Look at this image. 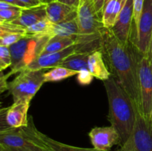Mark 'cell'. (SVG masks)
Here are the masks:
<instances>
[{
  "label": "cell",
  "instance_id": "23",
  "mask_svg": "<svg viewBox=\"0 0 152 151\" xmlns=\"http://www.w3.org/2000/svg\"><path fill=\"white\" fill-rule=\"evenodd\" d=\"M12 65V57L9 47L0 45V70L3 71Z\"/></svg>",
  "mask_w": 152,
  "mask_h": 151
},
{
  "label": "cell",
  "instance_id": "2",
  "mask_svg": "<svg viewBox=\"0 0 152 151\" xmlns=\"http://www.w3.org/2000/svg\"><path fill=\"white\" fill-rule=\"evenodd\" d=\"M103 84L109 105L108 120L118 133L121 147L133 130L138 111L129 95L113 76Z\"/></svg>",
  "mask_w": 152,
  "mask_h": 151
},
{
  "label": "cell",
  "instance_id": "12",
  "mask_svg": "<svg viewBox=\"0 0 152 151\" xmlns=\"http://www.w3.org/2000/svg\"><path fill=\"white\" fill-rule=\"evenodd\" d=\"M46 18H47L46 4H42L37 7L22 9L20 16L11 23L26 29L28 27Z\"/></svg>",
  "mask_w": 152,
  "mask_h": 151
},
{
  "label": "cell",
  "instance_id": "27",
  "mask_svg": "<svg viewBox=\"0 0 152 151\" xmlns=\"http://www.w3.org/2000/svg\"><path fill=\"white\" fill-rule=\"evenodd\" d=\"M10 150L12 151H52L47 146H40V145H34V146L29 147L14 148V149Z\"/></svg>",
  "mask_w": 152,
  "mask_h": 151
},
{
  "label": "cell",
  "instance_id": "37",
  "mask_svg": "<svg viewBox=\"0 0 152 151\" xmlns=\"http://www.w3.org/2000/svg\"><path fill=\"white\" fill-rule=\"evenodd\" d=\"M110 1H111V0H105V4H104V6H105V4H107V3H108V2H109Z\"/></svg>",
  "mask_w": 152,
  "mask_h": 151
},
{
  "label": "cell",
  "instance_id": "24",
  "mask_svg": "<svg viewBox=\"0 0 152 151\" xmlns=\"http://www.w3.org/2000/svg\"><path fill=\"white\" fill-rule=\"evenodd\" d=\"M24 36H25L22 35V34L16 33H7L4 34V35H0V45L10 47L12 44L19 41Z\"/></svg>",
  "mask_w": 152,
  "mask_h": 151
},
{
  "label": "cell",
  "instance_id": "9",
  "mask_svg": "<svg viewBox=\"0 0 152 151\" xmlns=\"http://www.w3.org/2000/svg\"><path fill=\"white\" fill-rule=\"evenodd\" d=\"M88 136L94 148L100 151H110L114 145H120L121 140L113 126L95 127L89 132Z\"/></svg>",
  "mask_w": 152,
  "mask_h": 151
},
{
  "label": "cell",
  "instance_id": "36",
  "mask_svg": "<svg viewBox=\"0 0 152 151\" xmlns=\"http://www.w3.org/2000/svg\"><path fill=\"white\" fill-rule=\"evenodd\" d=\"M40 1H41L42 3H43V4H48V3L51 2V1H56V0H39Z\"/></svg>",
  "mask_w": 152,
  "mask_h": 151
},
{
  "label": "cell",
  "instance_id": "8",
  "mask_svg": "<svg viewBox=\"0 0 152 151\" xmlns=\"http://www.w3.org/2000/svg\"><path fill=\"white\" fill-rule=\"evenodd\" d=\"M134 22L133 0H127L120 12L111 31L123 45H127L130 40Z\"/></svg>",
  "mask_w": 152,
  "mask_h": 151
},
{
  "label": "cell",
  "instance_id": "29",
  "mask_svg": "<svg viewBox=\"0 0 152 151\" xmlns=\"http://www.w3.org/2000/svg\"><path fill=\"white\" fill-rule=\"evenodd\" d=\"M7 77L6 76V75H4L1 71V76H0V90H1V93L8 88V83L7 82Z\"/></svg>",
  "mask_w": 152,
  "mask_h": 151
},
{
  "label": "cell",
  "instance_id": "30",
  "mask_svg": "<svg viewBox=\"0 0 152 151\" xmlns=\"http://www.w3.org/2000/svg\"><path fill=\"white\" fill-rule=\"evenodd\" d=\"M92 1H93L97 12L102 16V10H103L104 4H105V0H92Z\"/></svg>",
  "mask_w": 152,
  "mask_h": 151
},
{
  "label": "cell",
  "instance_id": "33",
  "mask_svg": "<svg viewBox=\"0 0 152 151\" xmlns=\"http://www.w3.org/2000/svg\"><path fill=\"white\" fill-rule=\"evenodd\" d=\"M0 1H6V2H8L10 4H13L15 6H17V7H20V8H27L26 6L23 4L22 2H21L19 0H0Z\"/></svg>",
  "mask_w": 152,
  "mask_h": 151
},
{
  "label": "cell",
  "instance_id": "1",
  "mask_svg": "<svg viewBox=\"0 0 152 151\" xmlns=\"http://www.w3.org/2000/svg\"><path fill=\"white\" fill-rule=\"evenodd\" d=\"M101 52L111 75L117 80L141 113L138 65L141 53L131 40L123 45L109 28L101 30Z\"/></svg>",
  "mask_w": 152,
  "mask_h": 151
},
{
  "label": "cell",
  "instance_id": "6",
  "mask_svg": "<svg viewBox=\"0 0 152 151\" xmlns=\"http://www.w3.org/2000/svg\"><path fill=\"white\" fill-rule=\"evenodd\" d=\"M152 36V0H145L142 13L137 28L132 27L130 40L138 50L148 54Z\"/></svg>",
  "mask_w": 152,
  "mask_h": 151
},
{
  "label": "cell",
  "instance_id": "5",
  "mask_svg": "<svg viewBox=\"0 0 152 151\" xmlns=\"http://www.w3.org/2000/svg\"><path fill=\"white\" fill-rule=\"evenodd\" d=\"M138 85L141 101V114L152 120V60L142 53L138 65Z\"/></svg>",
  "mask_w": 152,
  "mask_h": 151
},
{
  "label": "cell",
  "instance_id": "20",
  "mask_svg": "<svg viewBox=\"0 0 152 151\" xmlns=\"http://www.w3.org/2000/svg\"><path fill=\"white\" fill-rule=\"evenodd\" d=\"M53 27V24L48 18H46L27 28L25 29V36L31 37H51L50 33Z\"/></svg>",
  "mask_w": 152,
  "mask_h": 151
},
{
  "label": "cell",
  "instance_id": "28",
  "mask_svg": "<svg viewBox=\"0 0 152 151\" xmlns=\"http://www.w3.org/2000/svg\"><path fill=\"white\" fill-rule=\"evenodd\" d=\"M19 1L23 3L26 6L27 8L37 7V6H39L43 4L39 0H19Z\"/></svg>",
  "mask_w": 152,
  "mask_h": 151
},
{
  "label": "cell",
  "instance_id": "4",
  "mask_svg": "<svg viewBox=\"0 0 152 151\" xmlns=\"http://www.w3.org/2000/svg\"><path fill=\"white\" fill-rule=\"evenodd\" d=\"M116 151H152V120L147 119L137 112L130 136Z\"/></svg>",
  "mask_w": 152,
  "mask_h": 151
},
{
  "label": "cell",
  "instance_id": "14",
  "mask_svg": "<svg viewBox=\"0 0 152 151\" xmlns=\"http://www.w3.org/2000/svg\"><path fill=\"white\" fill-rule=\"evenodd\" d=\"M127 0H111L103 7L102 19L104 27L111 29Z\"/></svg>",
  "mask_w": 152,
  "mask_h": 151
},
{
  "label": "cell",
  "instance_id": "10",
  "mask_svg": "<svg viewBox=\"0 0 152 151\" xmlns=\"http://www.w3.org/2000/svg\"><path fill=\"white\" fill-rule=\"evenodd\" d=\"M77 44H74L67 47L63 50L55 53L39 55L28 64L24 69L28 70H42L58 67L62 60L70 55L77 53ZM23 69V70H24Z\"/></svg>",
  "mask_w": 152,
  "mask_h": 151
},
{
  "label": "cell",
  "instance_id": "7",
  "mask_svg": "<svg viewBox=\"0 0 152 151\" xmlns=\"http://www.w3.org/2000/svg\"><path fill=\"white\" fill-rule=\"evenodd\" d=\"M30 103V100L20 99L13 102L8 107L1 108L0 111V131L28 126L29 122L28 111Z\"/></svg>",
  "mask_w": 152,
  "mask_h": 151
},
{
  "label": "cell",
  "instance_id": "15",
  "mask_svg": "<svg viewBox=\"0 0 152 151\" xmlns=\"http://www.w3.org/2000/svg\"><path fill=\"white\" fill-rule=\"evenodd\" d=\"M80 34L77 15L73 16L63 22L53 25L50 36H76Z\"/></svg>",
  "mask_w": 152,
  "mask_h": 151
},
{
  "label": "cell",
  "instance_id": "31",
  "mask_svg": "<svg viewBox=\"0 0 152 151\" xmlns=\"http://www.w3.org/2000/svg\"><path fill=\"white\" fill-rule=\"evenodd\" d=\"M57 1L64 3L65 4H68L69 6H71V7H75V8H78L81 0H57Z\"/></svg>",
  "mask_w": 152,
  "mask_h": 151
},
{
  "label": "cell",
  "instance_id": "34",
  "mask_svg": "<svg viewBox=\"0 0 152 151\" xmlns=\"http://www.w3.org/2000/svg\"><path fill=\"white\" fill-rule=\"evenodd\" d=\"M147 56L150 58V59L152 60V36H151V43H150L149 49H148V52Z\"/></svg>",
  "mask_w": 152,
  "mask_h": 151
},
{
  "label": "cell",
  "instance_id": "26",
  "mask_svg": "<svg viewBox=\"0 0 152 151\" xmlns=\"http://www.w3.org/2000/svg\"><path fill=\"white\" fill-rule=\"evenodd\" d=\"M77 76V81L82 85H88L91 83L92 80L94 78L88 70H83L79 71Z\"/></svg>",
  "mask_w": 152,
  "mask_h": 151
},
{
  "label": "cell",
  "instance_id": "16",
  "mask_svg": "<svg viewBox=\"0 0 152 151\" xmlns=\"http://www.w3.org/2000/svg\"><path fill=\"white\" fill-rule=\"evenodd\" d=\"M77 36H53L48 41L42 50L40 55L48 54L63 50L67 47L77 44Z\"/></svg>",
  "mask_w": 152,
  "mask_h": 151
},
{
  "label": "cell",
  "instance_id": "17",
  "mask_svg": "<svg viewBox=\"0 0 152 151\" xmlns=\"http://www.w3.org/2000/svg\"><path fill=\"white\" fill-rule=\"evenodd\" d=\"M90 54L89 53H74L62 60L59 66L76 71L88 70V61Z\"/></svg>",
  "mask_w": 152,
  "mask_h": 151
},
{
  "label": "cell",
  "instance_id": "3",
  "mask_svg": "<svg viewBox=\"0 0 152 151\" xmlns=\"http://www.w3.org/2000/svg\"><path fill=\"white\" fill-rule=\"evenodd\" d=\"M46 70L24 69L8 82L7 90L13 97V102L20 99L31 101L45 83Z\"/></svg>",
  "mask_w": 152,
  "mask_h": 151
},
{
  "label": "cell",
  "instance_id": "18",
  "mask_svg": "<svg viewBox=\"0 0 152 151\" xmlns=\"http://www.w3.org/2000/svg\"><path fill=\"white\" fill-rule=\"evenodd\" d=\"M39 137L52 151H100L95 148H83L62 143L38 131ZM111 151V150H110ZM116 151V150H115Z\"/></svg>",
  "mask_w": 152,
  "mask_h": 151
},
{
  "label": "cell",
  "instance_id": "22",
  "mask_svg": "<svg viewBox=\"0 0 152 151\" xmlns=\"http://www.w3.org/2000/svg\"><path fill=\"white\" fill-rule=\"evenodd\" d=\"M7 33L22 34L25 36V28L11 23V22L0 23V35Z\"/></svg>",
  "mask_w": 152,
  "mask_h": 151
},
{
  "label": "cell",
  "instance_id": "35",
  "mask_svg": "<svg viewBox=\"0 0 152 151\" xmlns=\"http://www.w3.org/2000/svg\"><path fill=\"white\" fill-rule=\"evenodd\" d=\"M0 151H12L11 150L9 149L7 147H4L3 145L0 144Z\"/></svg>",
  "mask_w": 152,
  "mask_h": 151
},
{
  "label": "cell",
  "instance_id": "19",
  "mask_svg": "<svg viewBox=\"0 0 152 151\" xmlns=\"http://www.w3.org/2000/svg\"><path fill=\"white\" fill-rule=\"evenodd\" d=\"M78 73L79 71L73 70L64 67H55L50 68L49 70L45 72L44 75L45 82H56L62 81L65 78L77 76Z\"/></svg>",
  "mask_w": 152,
  "mask_h": 151
},
{
  "label": "cell",
  "instance_id": "13",
  "mask_svg": "<svg viewBox=\"0 0 152 151\" xmlns=\"http://www.w3.org/2000/svg\"><path fill=\"white\" fill-rule=\"evenodd\" d=\"M105 64L101 50H96L89 55L88 69L94 77L102 80V81L108 79L112 76Z\"/></svg>",
  "mask_w": 152,
  "mask_h": 151
},
{
  "label": "cell",
  "instance_id": "25",
  "mask_svg": "<svg viewBox=\"0 0 152 151\" xmlns=\"http://www.w3.org/2000/svg\"><path fill=\"white\" fill-rule=\"evenodd\" d=\"M145 0H133L134 3V25L133 28H137L142 13Z\"/></svg>",
  "mask_w": 152,
  "mask_h": 151
},
{
  "label": "cell",
  "instance_id": "11",
  "mask_svg": "<svg viewBox=\"0 0 152 151\" xmlns=\"http://www.w3.org/2000/svg\"><path fill=\"white\" fill-rule=\"evenodd\" d=\"M46 13L48 19L53 25H56L77 15V8L56 0L46 4Z\"/></svg>",
  "mask_w": 152,
  "mask_h": 151
},
{
  "label": "cell",
  "instance_id": "32",
  "mask_svg": "<svg viewBox=\"0 0 152 151\" xmlns=\"http://www.w3.org/2000/svg\"><path fill=\"white\" fill-rule=\"evenodd\" d=\"M17 7H19L13 5V4H10V3H8V2H6V1H0V10H7V9L17 8Z\"/></svg>",
  "mask_w": 152,
  "mask_h": 151
},
{
  "label": "cell",
  "instance_id": "21",
  "mask_svg": "<svg viewBox=\"0 0 152 151\" xmlns=\"http://www.w3.org/2000/svg\"><path fill=\"white\" fill-rule=\"evenodd\" d=\"M22 8L17 7L13 9L0 10V23L12 22L17 19L22 13Z\"/></svg>",
  "mask_w": 152,
  "mask_h": 151
}]
</instances>
